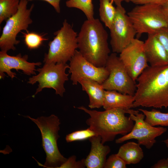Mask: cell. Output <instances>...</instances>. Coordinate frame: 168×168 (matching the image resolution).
<instances>
[{
	"label": "cell",
	"instance_id": "21",
	"mask_svg": "<svg viewBox=\"0 0 168 168\" xmlns=\"http://www.w3.org/2000/svg\"><path fill=\"white\" fill-rule=\"evenodd\" d=\"M138 110L144 114L145 121L151 125L168 127V112L163 113L155 109L149 111L139 109Z\"/></svg>",
	"mask_w": 168,
	"mask_h": 168
},
{
	"label": "cell",
	"instance_id": "12",
	"mask_svg": "<svg viewBox=\"0 0 168 168\" xmlns=\"http://www.w3.org/2000/svg\"><path fill=\"white\" fill-rule=\"evenodd\" d=\"M69 63V73L73 85L83 78L94 80L102 84L107 79L109 72L105 67H97L86 60L79 51L76 50Z\"/></svg>",
	"mask_w": 168,
	"mask_h": 168
},
{
	"label": "cell",
	"instance_id": "26",
	"mask_svg": "<svg viewBox=\"0 0 168 168\" xmlns=\"http://www.w3.org/2000/svg\"><path fill=\"white\" fill-rule=\"evenodd\" d=\"M126 165L116 154H113L106 159L104 168H126Z\"/></svg>",
	"mask_w": 168,
	"mask_h": 168
},
{
	"label": "cell",
	"instance_id": "23",
	"mask_svg": "<svg viewBox=\"0 0 168 168\" xmlns=\"http://www.w3.org/2000/svg\"><path fill=\"white\" fill-rule=\"evenodd\" d=\"M68 7H74L80 9L85 14L87 20L94 19L93 5L92 0H68L66 2Z\"/></svg>",
	"mask_w": 168,
	"mask_h": 168
},
{
	"label": "cell",
	"instance_id": "11",
	"mask_svg": "<svg viewBox=\"0 0 168 168\" xmlns=\"http://www.w3.org/2000/svg\"><path fill=\"white\" fill-rule=\"evenodd\" d=\"M116 8V16L110 29V44L113 53H120L135 38L137 33L125 9Z\"/></svg>",
	"mask_w": 168,
	"mask_h": 168
},
{
	"label": "cell",
	"instance_id": "9",
	"mask_svg": "<svg viewBox=\"0 0 168 168\" xmlns=\"http://www.w3.org/2000/svg\"><path fill=\"white\" fill-rule=\"evenodd\" d=\"M69 66L66 63H45L41 68L36 69L39 73L29 78L28 83L33 85L38 82V87L35 95L44 88H52L55 93L62 97L65 91L64 84L68 79L65 72Z\"/></svg>",
	"mask_w": 168,
	"mask_h": 168
},
{
	"label": "cell",
	"instance_id": "7",
	"mask_svg": "<svg viewBox=\"0 0 168 168\" xmlns=\"http://www.w3.org/2000/svg\"><path fill=\"white\" fill-rule=\"evenodd\" d=\"M28 1L20 0L16 13L7 19L0 38L1 51L15 50V45L20 42L16 39L17 34L22 30L27 31L29 25L32 23L30 15L34 5L27 9Z\"/></svg>",
	"mask_w": 168,
	"mask_h": 168
},
{
	"label": "cell",
	"instance_id": "22",
	"mask_svg": "<svg viewBox=\"0 0 168 168\" xmlns=\"http://www.w3.org/2000/svg\"><path fill=\"white\" fill-rule=\"evenodd\" d=\"M19 0H0V24L17 12Z\"/></svg>",
	"mask_w": 168,
	"mask_h": 168
},
{
	"label": "cell",
	"instance_id": "18",
	"mask_svg": "<svg viewBox=\"0 0 168 168\" xmlns=\"http://www.w3.org/2000/svg\"><path fill=\"white\" fill-rule=\"evenodd\" d=\"M134 101V96L105 90L103 106L105 110L119 108L128 110L133 108Z\"/></svg>",
	"mask_w": 168,
	"mask_h": 168
},
{
	"label": "cell",
	"instance_id": "33",
	"mask_svg": "<svg viewBox=\"0 0 168 168\" xmlns=\"http://www.w3.org/2000/svg\"><path fill=\"white\" fill-rule=\"evenodd\" d=\"M114 2L116 6V7H122V2L124 1V0H110Z\"/></svg>",
	"mask_w": 168,
	"mask_h": 168
},
{
	"label": "cell",
	"instance_id": "20",
	"mask_svg": "<svg viewBox=\"0 0 168 168\" xmlns=\"http://www.w3.org/2000/svg\"><path fill=\"white\" fill-rule=\"evenodd\" d=\"M99 15L101 21L109 29L114 20L116 8L113 5V2L110 0H100Z\"/></svg>",
	"mask_w": 168,
	"mask_h": 168
},
{
	"label": "cell",
	"instance_id": "16",
	"mask_svg": "<svg viewBox=\"0 0 168 168\" xmlns=\"http://www.w3.org/2000/svg\"><path fill=\"white\" fill-rule=\"evenodd\" d=\"M89 139L91 143V149L87 157L84 159L85 167L87 168H104L106 156L110 151V147L102 143L99 136H93Z\"/></svg>",
	"mask_w": 168,
	"mask_h": 168
},
{
	"label": "cell",
	"instance_id": "10",
	"mask_svg": "<svg viewBox=\"0 0 168 168\" xmlns=\"http://www.w3.org/2000/svg\"><path fill=\"white\" fill-rule=\"evenodd\" d=\"M127 114L135 123L131 131L115 140L116 143H121L130 139L137 140L140 145L144 146L150 149L156 142V138L162 135L167 131L163 127H155L151 125L144 120L145 116L139 111L130 109L127 110Z\"/></svg>",
	"mask_w": 168,
	"mask_h": 168
},
{
	"label": "cell",
	"instance_id": "25",
	"mask_svg": "<svg viewBox=\"0 0 168 168\" xmlns=\"http://www.w3.org/2000/svg\"><path fill=\"white\" fill-rule=\"evenodd\" d=\"M97 135L89 128L73 132L66 136L65 140L67 142L85 140Z\"/></svg>",
	"mask_w": 168,
	"mask_h": 168
},
{
	"label": "cell",
	"instance_id": "2",
	"mask_svg": "<svg viewBox=\"0 0 168 168\" xmlns=\"http://www.w3.org/2000/svg\"><path fill=\"white\" fill-rule=\"evenodd\" d=\"M108 39V33L99 19L87 20L77 35L78 48L89 62L97 67H104L110 53Z\"/></svg>",
	"mask_w": 168,
	"mask_h": 168
},
{
	"label": "cell",
	"instance_id": "6",
	"mask_svg": "<svg viewBox=\"0 0 168 168\" xmlns=\"http://www.w3.org/2000/svg\"><path fill=\"white\" fill-rule=\"evenodd\" d=\"M127 15L138 36L143 34H155L168 27L161 5H137L129 12Z\"/></svg>",
	"mask_w": 168,
	"mask_h": 168
},
{
	"label": "cell",
	"instance_id": "4",
	"mask_svg": "<svg viewBox=\"0 0 168 168\" xmlns=\"http://www.w3.org/2000/svg\"><path fill=\"white\" fill-rule=\"evenodd\" d=\"M26 117L35 124L41 133L42 146L46 158L44 165L37 161L38 165L47 168H58L67 159L60 153L57 146L60 124L59 118L54 114L36 119L29 116Z\"/></svg>",
	"mask_w": 168,
	"mask_h": 168
},
{
	"label": "cell",
	"instance_id": "24",
	"mask_svg": "<svg viewBox=\"0 0 168 168\" xmlns=\"http://www.w3.org/2000/svg\"><path fill=\"white\" fill-rule=\"evenodd\" d=\"M24 37V42L27 47L30 49L38 48L42 44L43 41L47 40L48 39L42 35L33 32L27 31L26 33H23Z\"/></svg>",
	"mask_w": 168,
	"mask_h": 168
},
{
	"label": "cell",
	"instance_id": "28",
	"mask_svg": "<svg viewBox=\"0 0 168 168\" xmlns=\"http://www.w3.org/2000/svg\"><path fill=\"white\" fill-rule=\"evenodd\" d=\"M154 34L162 44L168 54V27L161 30Z\"/></svg>",
	"mask_w": 168,
	"mask_h": 168
},
{
	"label": "cell",
	"instance_id": "35",
	"mask_svg": "<svg viewBox=\"0 0 168 168\" xmlns=\"http://www.w3.org/2000/svg\"><path fill=\"white\" fill-rule=\"evenodd\" d=\"M124 1L127 2H130V0H124Z\"/></svg>",
	"mask_w": 168,
	"mask_h": 168
},
{
	"label": "cell",
	"instance_id": "32",
	"mask_svg": "<svg viewBox=\"0 0 168 168\" xmlns=\"http://www.w3.org/2000/svg\"><path fill=\"white\" fill-rule=\"evenodd\" d=\"M161 6L163 15L168 23V1Z\"/></svg>",
	"mask_w": 168,
	"mask_h": 168
},
{
	"label": "cell",
	"instance_id": "29",
	"mask_svg": "<svg viewBox=\"0 0 168 168\" xmlns=\"http://www.w3.org/2000/svg\"><path fill=\"white\" fill-rule=\"evenodd\" d=\"M168 0H130V2L137 5L152 4L161 5Z\"/></svg>",
	"mask_w": 168,
	"mask_h": 168
},
{
	"label": "cell",
	"instance_id": "17",
	"mask_svg": "<svg viewBox=\"0 0 168 168\" xmlns=\"http://www.w3.org/2000/svg\"><path fill=\"white\" fill-rule=\"evenodd\" d=\"M78 83L81 85L82 90L89 96L90 108H99L103 106L105 90L102 84L88 78L82 79Z\"/></svg>",
	"mask_w": 168,
	"mask_h": 168
},
{
	"label": "cell",
	"instance_id": "5",
	"mask_svg": "<svg viewBox=\"0 0 168 168\" xmlns=\"http://www.w3.org/2000/svg\"><path fill=\"white\" fill-rule=\"evenodd\" d=\"M49 42L48 53L44 55V63H66L78 48L77 34L65 19L61 28L56 31Z\"/></svg>",
	"mask_w": 168,
	"mask_h": 168
},
{
	"label": "cell",
	"instance_id": "30",
	"mask_svg": "<svg viewBox=\"0 0 168 168\" xmlns=\"http://www.w3.org/2000/svg\"><path fill=\"white\" fill-rule=\"evenodd\" d=\"M151 168H168V157L160 160Z\"/></svg>",
	"mask_w": 168,
	"mask_h": 168
},
{
	"label": "cell",
	"instance_id": "34",
	"mask_svg": "<svg viewBox=\"0 0 168 168\" xmlns=\"http://www.w3.org/2000/svg\"><path fill=\"white\" fill-rule=\"evenodd\" d=\"M164 142L166 147L168 148V138L164 141Z\"/></svg>",
	"mask_w": 168,
	"mask_h": 168
},
{
	"label": "cell",
	"instance_id": "13",
	"mask_svg": "<svg viewBox=\"0 0 168 168\" xmlns=\"http://www.w3.org/2000/svg\"><path fill=\"white\" fill-rule=\"evenodd\" d=\"M143 44L144 41L135 38L119 53L120 60L131 77L135 81L149 66Z\"/></svg>",
	"mask_w": 168,
	"mask_h": 168
},
{
	"label": "cell",
	"instance_id": "15",
	"mask_svg": "<svg viewBox=\"0 0 168 168\" xmlns=\"http://www.w3.org/2000/svg\"><path fill=\"white\" fill-rule=\"evenodd\" d=\"M143 48L147 61L152 66L168 64V54L163 45L154 34H148Z\"/></svg>",
	"mask_w": 168,
	"mask_h": 168
},
{
	"label": "cell",
	"instance_id": "14",
	"mask_svg": "<svg viewBox=\"0 0 168 168\" xmlns=\"http://www.w3.org/2000/svg\"><path fill=\"white\" fill-rule=\"evenodd\" d=\"M7 51H1L0 52V78L3 79L6 73L12 79L16 77V74L12 72L11 70L15 69L17 72L22 70L26 75H35L36 66H39L41 63L29 62H28V56L27 55L22 56L19 54L16 56L8 55Z\"/></svg>",
	"mask_w": 168,
	"mask_h": 168
},
{
	"label": "cell",
	"instance_id": "27",
	"mask_svg": "<svg viewBox=\"0 0 168 168\" xmlns=\"http://www.w3.org/2000/svg\"><path fill=\"white\" fill-rule=\"evenodd\" d=\"M85 167L84 160H76V157L73 155L70 157L58 168H83Z\"/></svg>",
	"mask_w": 168,
	"mask_h": 168
},
{
	"label": "cell",
	"instance_id": "8",
	"mask_svg": "<svg viewBox=\"0 0 168 168\" xmlns=\"http://www.w3.org/2000/svg\"><path fill=\"white\" fill-rule=\"evenodd\" d=\"M105 67L109 75L102 84L104 90L134 95L136 90V81L131 77L117 53L109 55Z\"/></svg>",
	"mask_w": 168,
	"mask_h": 168
},
{
	"label": "cell",
	"instance_id": "31",
	"mask_svg": "<svg viewBox=\"0 0 168 168\" xmlns=\"http://www.w3.org/2000/svg\"><path fill=\"white\" fill-rule=\"evenodd\" d=\"M28 1H32L33 0H28ZM47 2L53 6L56 11L59 13L60 9L59 5L60 2L61 0H42Z\"/></svg>",
	"mask_w": 168,
	"mask_h": 168
},
{
	"label": "cell",
	"instance_id": "1",
	"mask_svg": "<svg viewBox=\"0 0 168 168\" xmlns=\"http://www.w3.org/2000/svg\"><path fill=\"white\" fill-rule=\"evenodd\" d=\"M136 81L133 108L168 107V64L149 66Z\"/></svg>",
	"mask_w": 168,
	"mask_h": 168
},
{
	"label": "cell",
	"instance_id": "3",
	"mask_svg": "<svg viewBox=\"0 0 168 168\" xmlns=\"http://www.w3.org/2000/svg\"><path fill=\"white\" fill-rule=\"evenodd\" d=\"M90 115L86 123L97 135L100 136L101 142L113 141L119 134L123 135L132 130L134 121L125 115L127 110L115 108L100 111L88 110L83 106L77 107Z\"/></svg>",
	"mask_w": 168,
	"mask_h": 168
},
{
	"label": "cell",
	"instance_id": "19",
	"mask_svg": "<svg viewBox=\"0 0 168 168\" xmlns=\"http://www.w3.org/2000/svg\"><path fill=\"white\" fill-rule=\"evenodd\" d=\"M140 145L133 142H128L121 146L117 155L127 165L139 163L144 157V153Z\"/></svg>",
	"mask_w": 168,
	"mask_h": 168
}]
</instances>
